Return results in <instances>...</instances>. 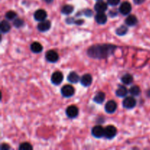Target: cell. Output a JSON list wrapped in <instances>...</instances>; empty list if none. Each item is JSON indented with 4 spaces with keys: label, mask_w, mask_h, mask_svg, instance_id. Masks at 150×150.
Instances as JSON below:
<instances>
[{
    "label": "cell",
    "mask_w": 150,
    "mask_h": 150,
    "mask_svg": "<svg viewBox=\"0 0 150 150\" xmlns=\"http://www.w3.org/2000/svg\"><path fill=\"white\" fill-rule=\"evenodd\" d=\"M44 1H45L47 4H51V2H53V1H54V0H44Z\"/></svg>",
    "instance_id": "836d02e7"
},
{
    "label": "cell",
    "mask_w": 150,
    "mask_h": 150,
    "mask_svg": "<svg viewBox=\"0 0 150 150\" xmlns=\"http://www.w3.org/2000/svg\"><path fill=\"white\" fill-rule=\"evenodd\" d=\"M134 3L136 4H142L145 1V0H133Z\"/></svg>",
    "instance_id": "d6a6232c"
},
{
    "label": "cell",
    "mask_w": 150,
    "mask_h": 150,
    "mask_svg": "<svg viewBox=\"0 0 150 150\" xmlns=\"http://www.w3.org/2000/svg\"><path fill=\"white\" fill-rule=\"evenodd\" d=\"M105 95L103 92H98L96 95H95L93 98V100L95 101L96 103L101 104L104 102L105 100Z\"/></svg>",
    "instance_id": "44dd1931"
},
{
    "label": "cell",
    "mask_w": 150,
    "mask_h": 150,
    "mask_svg": "<svg viewBox=\"0 0 150 150\" xmlns=\"http://www.w3.org/2000/svg\"><path fill=\"white\" fill-rule=\"evenodd\" d=\"M117 46L111 44H102L91 46L87 50V54L94 59H105L114 54Z\"/></svg>",
    "instance_id": "6da1fadb"
},
{
    "label": "cell",
    "mask_w": 150,
    "mask_h": 150,
    "mask_svg": "<svg viewBox=\"0 0 150 150\" xmlns=\"http://www.w3.org/2000/svg\"><path fill=\"white\" fill-rule=\"evenodd\" d=\"M95 18L98 24H105L107 21V16L104 13H98Z\"/></svg>",
    "instance_id": "9a60e30c"
},
{
    "label": "cell",
    "mask_w": 150,
    "mask_h": 150,
    "mask_svg": "<svg viewBox=\"0 0 150 150\" xmlns=\"http://www.w3.org/2000/svg\"><path fill=\"white\" fill-rule=\"evenodd\" d=\"M63 79H64V76L62 73L59 71H57L54 72L52 74L51 80L52 83H54V85H59L62 82Z\"/></svg>",
    "instance_id": "ba28073f"
},
{
    "label": "cell",
    "mask_w": 150,
    "mask_h": 150,
    "mask_svg": "<svg viewBox=\"0 0 150 150\" xmlns=\"http://www.w3.org/2000/svg\"><path fill=\"white\" fill-rule=\"evenodd\" d=\"M108 9V3L105 1H98V2L95 5V10L97 13H105Z\"/></svg>",
    "instance_id": "7c38bea8"
},
{
    "label": "cell",
    "mask_w": 150,
    "mask_h": 150,
    "mask_svg": "<svg viewBox=\"0 0 150 150\" xmlns=\"http://www.w3.org/2000/svg\"><path fill=\"white\" fill-rule=\"evenodd\" d=\"M32 149H33V147H32V145L29 143H27V142L22 143L19 146V149L20 150H32Z\"/></svg>",
    "instance_id": "4316f807"
},
{
    "label": "cell",
    "mask_w": 150,
    "mask_h": 150,
    "mask_svg": "<svg viewBox=\"0 0 150 150\" xmlns=\"http://www.w3.org/2000/svg\"><path fill=\"white\" fill-rule=\"evenodd\" d=\"M47 17V13L42 9H39L34 13V18L38 21H42L45 20Z\"/></svg>",
    "instance_id": "4fadbf2b"
},
{
    "label": "cell",
    "mask_w": 150,
    "mask_h": 150,
    "mask_svg": "<svg viewBox=\"0 0 150 150\" xmlns=\"http://www.w3.org/2000/svg\"><path fill=\"white\" fill-rule=\"evenodd\" d=\"M110 15H111V16H112V15H114V16H116L117 15V13H114V12H110Z\"/></svg>",
    "instance_id": "e575fe53"
},
{
    "label": "cell",
    "mask_w": 150,
    "mask_h": 150,
    "mask_svg": "<svg viewBox=\"0 0 150 150\" xmlns=\"http://www.w3.org/2000/svg\"><path fill=\"white\" fill-rule=\"evenodd\" d=\"M138 23V18L134 15H130L125 19V23L127 26H136Z\"/></svg>",
    "instance_id": "e0dca14e"
},
{
    "label": "cell",
    "mask_w": 150,
    "mask_h": 150,
    "mask_svg": "<svg viewBox=\"0 0 150 150\" xmlns=\"http://www.w3.org/2000/svg\"><path fill=\"white\" fill-rule=\"evenodd\" d=\"M10 149V146H9L7 144H1V150H8Z\"/></svg>",
    "instance_id": "4dcf8cb0"
},
{
    "label": "cell",
    "mask_w": 150,
    "mask_h": 150,
    "mask_svg": "<svg viewBox=\"0 0 150 150\" xmlns=\"http://www.w3.org/2000/svg\"><path fill=\"white\" fill-rule=\"evenodd\" d=\"M80 80V77L76 72H71L67 76V81L72 83H76Z\"/></svg>",
    "instance_id": "ac0fdd59"
},
{
    "label": "cell",
    "mask_w": 150,
    "mask_h": 150,
    "mask_svg": "<svg viewBox=\"0 0 150 150\" xmlns=\"http://www.w3.org/2000/svg\"><path fill=\"white\" fill-rule=\"evenodd\" d=\"M127 31H128L127 27H126L125 26H121L116 30V33H117V35H120V36H122V35L127 34Z\"/></svg>",
    "instance_id": "d4e9b609"
},
{
    "label": "cell",
    "mask_w": 150,
    "mask_h": 150,
    "mask_svg": "<svg viewBox=\"0 0 150 150\" xmlns=\"http://www.w3.org/2000/svg\"><path fill=\"white\" fill-rule=\"evenodd\" d=\"M117 130L114 125H108L105 128L104 137L107 139H112L117 136Z\"/></svg>",
    "instance_id": "7a4b0ae2"
},
{
    "label": "cell",
    "mask_w": 150,
    "mask_h": 150,
    "mask_svg": "<svg viewBox=\"0 0 150 150\" xmlns=\"http://www.w3.org/2000/svg\"><path fill=\"white\" fill-rule=\"evenodd\" d=\"M45 59L49 62H57L59 59V54L54 50H50L45 54Z\"/></svg>",
    "instance_id": "9c48e42d"
},
{
    "label": "cell",
    "mask_w": 150,
    "mask_h": 150,
    "mask_svg": "<svg viewBox=\"0 0 150 150\" xmlns=\"http://www.w3.org/2000/svg\"><path fill=\"white\" fill-rule=\"evenodd\" d=\"M120 0H107L108 4L111 6H116L120 4Z\"/></svg>",
    "instance_id": "f1b7e54d"
},
{
    "label": "cell",
    "mask_w": 150,
    "mask_h": 150,
    "mask_svg": "<svg viewBox=\"0 0 150 150\" xmlns=\"http://www.w3.org/2000/svg\"><path fill=\"white\" fill-rule=\"evenodd\" d=\"M84 15L87 17H92L93 16V12L90 10V9H86L84 12H83Z\"/></svg>",
    "instance_id": "f546056e"
},
{
    "label": "cell",
    "mask_w": 150,
    "mask_h": 150,
    "mask_svg": "<svg viewBox=\"0 0 150 150\" xmlns=\"http://www.w3.org/2000/svg\"><path fill=\"white\" fill-rule=\"evenodd\" d=\"M81 83L83 85V86H89L92 83V76L90 74H84L80 79Z\"/></svg>",
    "instance_id": "5bb4252c"
},
{
    "label": "cell",
    "mask_w": 150,
    "mask_h": 150,
    "mask_svg": "<svg viewBox=\"0 0 150 150\" xmlns=\"http://www.w3.org/2000/svg\"><path fill=\"white\" fill-rule=\"evenodd\" d=\"M61 93L64 98H70L75 94V89L71 85L67 84L62 88Z\"/></svg>",
    "instance_id": "3957f363"
},
{
    "label": "cell",
    "mask_w": 150,
    "mask_h": 150,
    "mask_svg": "<svg viewBox=\"0 0 150 150\" xmlns=\"http://www.w3.org/2000/svg\"><path fill=\"white\" fill-rule=\"evenodd\" d=\"M74 23L77 25H81L83 23V20H81V19H80V20H75Z\"/></svg>",
    "instance_id": "1f68e13d"
},
{
    "label": "cell",
    "mask_w": 150,
    "mask_h": 150,
    "mask_svg": "<svg viewBox=\"0 0 150 150\" xmlns=\"http://www.w3.org/2000/svg\"><path fill=\"white\" fill-rule=\"evenodd\" d=\"M104 133H105V129L100 125L95 126L92 129V134L94 137L97 138V139H100L104 136Z\"/></svg>",
    "instance_id": "8992f818"
},
{
    "label": "cell",
    "mask_w": 150,
    "mask_h": 150,
    "mask_svg": "<svg viewBox=\"0 0 150 150\" xmlns=\"http://www.w3.org/2000/svg\"><path fill=\"white\" fill-rule=\"evenodd\" d=\"M74 10V7L72 5H69V4H67V5L63 6L62 8V13L64 15H70L72 13Z\"/></svg>",
    "instance_id": "603a6c76"
},
{
    "label": "cell",
    "mask_w": 150,
    "mask_h": 150,
    "mask_svg": "<svg viewBox=\"0 0 150 150\" xmlns=\"http://www.w3.org/2000/svg\"><path fill=\"white\" fill-rule=\"evenodd\" d=\"M128 93V90L125 86H119L118 89L116 91V95L119 98H124Z\"/></svg>",
    "instance_id": "ffe728a7"
},
{
    "label": "cell",
    "mask_w": 150,
    "mask_h": 150,
    "mask_svg": "<svg viewBox=\"0 0 150 150\" xmlns=\"http://www.w3.org/2000/svg\"><path fill=\"white\" fill-rule=\"evenodd\" d=\"M117 108V104L114 100H109L106 103L105 105V111L108 114H113Z\"/></svg>",
    "instance_id": "8fae6325"
},
{
    "label": "cell",
    "mask_w": 150,
    "mask_h": 150,
    "mask_svg": "<svg viewBox=\"0 0 150 150\" xmlns=\"http://www.w3.org/2000/svg\"><path fill=\"white\" fill-rule=\"evenodd\" d=\"M131 10V4L128 1H124L123 3H122L121 5L120 6V8H119V11L123 16H127V15L130 14Z\"/></svg>",
    "instance_id": "277c9868"
},
{
    "label": "cell",
    "mask_w": 150,
    "mask_h": 150,
    "mask_svg": "<svg viewBox=\"0 0 150 150\" xmlns=\"http://www.w3.org/2000/svg\"><path fill=\"white\" fill-rule=\"evenodd\" d=\"M16 17H17V14L14 11H8L5 14V18L7 20H14Z\"/></svg>",
    "instance_id": "484cf974"
},
{
    "label": "cell",
    "mask_w": 150,
    "mask_h": 150,
    "mask_svg": "<svg viewBox=\"0 0 150 150\" xmlns=\"http://www.w3.org/2000/svg\"><path fill=\"white\" fill-rule=\"evenodd\" d=\"M121 81H122V82L124 83V84L130 85V84H131L132 83H133V77L130 74H128V73H127V74L124 75V76L122 77Z\"/></svg>",
    "instance_id": "7402d4cb"
},
{
    "label": "cell",
    "mask_w": 150,
    "mask_h": 150,
    "mask_svg": "<svg viewBox=\"0 0 150 150\" xmlns=\"http://www.w3.org/2000/svg\"><path fill=\"white\" fill-rule=\"evenodd\" d=\"M122 105L127 109H132L136 105V100L133 97H127L122 102Z\"/></svg>",
    "instance_id": "5b68a950"
},
{
    "label": "cell",
    "mask_w": 150,
    "mask_h": 150,
    "mask_svg": "<svg viewBox=\"0 0 150 150\" xmlns=\"http://www.w3.org/2000/svg\"><path fill=\"white\" fill-rule=\"evenodd\" d=\"M13 25L16 28H21L24 25V22L22 19L21 18H16L13 21Z\"/></svg>",
    "instance_id": "83f0119b"
},
{
    "label": "cell",
    "mask_w": 150,
    "mask_h": 150,
    "mask_svg": "<svg viewBox=\"0 0 150 150\" xmlns=\"http://www.w3.org/2000/svg\"><path fill=\"white\" fill-rule=\"evenodd\" d=\"M97 1H102V0H97Z\"/></svg>",
    "instance_id": "d590c367"
},
{
    "label": "cell",
    "mask_w": 150,
    "mask_h": 150,
    "mask_svg": "<svg viewBox=\"0 0 150 150\" xmlns=\"http://www.w3.org/2000/svg\"><path fill=\"white\" fill-rule=\"evenodd\" d=\"M10 29H11V26L8 21L5 20L1 21V25H0V30H1V33H7L8 32H10Z\"/></svg>",
    "instance_id": "d6986e66"
},
{
    "label": "cell",
    "mask_w": 150,
    "mask_h": 150,
    "mask_svg": "<svg viewBox=\"0 0 150 150\" xmlns=\"http://www.w3.org/2000/svg\"><path fill=\"white\" fill-rule=\"evenodd\" d=\"M30 49L33 53H35V54H39V53L42 52V49H43V47H42V45H41L40 42H34L31 44Z\"/></svg>",
    "instance_id": "2e32d148"
},
{
    "label": "cell",
    "mask_w": 150,
    "mask_h": 150,
    "mask_svg": "<svg viewBox=\"0 0 150 150\" xmlns=\"http://www.w3.org/2000/svg\"><path fill=\"white\" fill-rule=\"evenodd\" d=\"M51 26V23L50 21L44 20L42 21H40L38 25V29L40 32H45L49 30Z\"/></svg>",
    "instance_id": "30bf717a"
},
{
    "label": "cell",
    "mask_w": 150,
    "mask_h": 150,
    "mask_svg": "<svg viewBox=\"0 0 150 150\" xmlns=\"http://www.w3.org/2000/svg\"><path fill=\"white\" fill-rule=\"evenodd\" d=\"M129 92H130L133 96L137 97L139 96V95H140L141 89L139 88V86H133L130 87V90H129Z\"/></svg>",
    "instance_id": "cb8c5ba5"
},
{
    "label": "cell",
    "mask_w": 150,
    "mask_h": 150,
    "mask_svg": "<svg viewBox=\"0 0 150 150\" xmlns=\"http://www.w3.org/2000/svg\"><path fill=\"white\" fill-rule=\"evenodd\" d=\"M66 114L70 119L76 118L79 115V108L75 105H70L66 109Z\"/></svg>",
    "instance_id": "52a82bcc"
}]
</instances>
